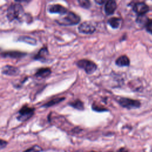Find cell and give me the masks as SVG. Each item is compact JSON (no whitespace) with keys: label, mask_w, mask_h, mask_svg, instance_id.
<instances>
[{"label":"cell","mask_w":152,"mask_h":152,"mask_svg":"<svg viewBox=\"0 0 152 152\" xmlns=\"http://www.w3.org/2000/svg\"><path fill=\"white\" fill-rule=\"evenodd\" d=\"M24 11L22 5L20 4H11L7 9V17L10 21L14 20H21L24 15Z\"/></svg>","instance_id":"obj_1"},{"label":"cell","mask_w":152,"mask_h":152,"mask_svg":"<svg viewBox=\"0 0 152 152\" xmlns=\"http://www.w3.org/2000/svg\"><path fill=\"white\" fill-rule=\"evenodd\" d=\"M56 21L61 25H75L80 21V17L74 12L69 11L64 17L58 19Z\"/></svg>","instance_id":"obj_2"},{"label":"cell","mask_w":152,"mask_h":152,"mask_svg":"<svg viewBox=\"0 0 152 152\" xmlns=\"http://www.w3.org/2000/svg\"><path fill=\"white\" fill-rule=\"evenodd\" d=\"M34 108L30 107L27 105H24L18 112L17 119L20 122H24L29 119L34 113Z\"/></svg>","instance_id":"obj_3"},{"label":"cell","mask_w":152,"mask_h":152,"mask_svg":"<svg viewBox=\"0 0 152 152\" xmlns=\"http://www.w3.org/2000/svg\"><path fill=\"white\" fill-rule=\"evenodd\" d=\"M79 68H83L87 74H92L97 69V65L95 63L87 59H81L77 62Z\"/></svg>","instance_id":"obj_4"},{"label":"cell","mask_w":152,"mask_h":152,"mask_svg":"<svg viewBox=\"0 0 152 152\" xmlns=\"http://www.w3.org/2000/svg\"><path fill=\"white\" fill-rule=\"evenodd\" d=\"M118 102L121 106L128 109H131L132 108H138L140 106L141 104L139 100L125 97L120 98L118 100Z\"/></svg>","instance_id":"obj_5"},{"label":"cell","mask_w":152,"mask_h":152,"mask_svg":"<svg viewBox=\"0 0 152 152\" xmlns=\"http://www.w3.org/2000/svg\"><path fill=\"white\" fill-rule=\"evenodd\" d=\"M78 30L80 33L85 34H91L96 30V27L93 22L85 21L78 26Z\"/></svg>","instance_id":"obj_6"},{"label":"cell","mask_w":152,"mask_h":152,"mask_svg":"<svg viewBox=\"0 0 152 152\" xmlns=\"http://www.w3.org/2000/svg\"><path fill=\"white\" fill-rule=\"evenodd\" d=\"M132 10L138 15H144L149 11V8L145 3L138 2L133 5Z\"/></svg>","instance_id":"obj_7"},{"label":"cell","mask_w":152,"mask_h":152,"mask_svg":"<svg viewBox=\"0 0 152 152\" xmlns=\"http://www.w3.org/2000/svg\"><path fill=\"white\" fill-rule=\"evenodd\" d=\"M2 74L9 75V76H15L17 75L20 73V69L18 68L16 66H14L12 65H7L4 66L1 69Z\"/></svg>","instance_id":"obj_8"},{"label":"cell","mask_w":152,"mask_h":152,"mask_svg":"<svg viewBox=\"0 0 152 152\" xmlns=\"http://www.w3.org/2000/svg\"><path fill=\"white\" fill-rule=\"evenodd\" d=\"M48 11L50 13H58L61 15L66 14L68 11L67 9L60 4H53L49 7Z\"/></svg>","instance_id":"obj_9"},{"label":"cell","mask_w":152,"mask_h":152,"mask_svg":"<svg viewBox=\"0 0 152 152\" xmlns=\"http://www.w3.org/2000/svg\"><path fill=\"white\" fill-rule=\"evenodd\" d=\"M48 55H49V52H48V48L46 47H43V48H42L37 53V54L35 55V56H34V58L36 60H38L42 62H45V61H47Z\"/></svg>","instance_id":"obj_10"},{"label":"cell","mask_w":152,"mask_h":152,"mask_svg":"<svg viewBox=\"0 0 152 152\" xmlns=\"http://www.w3.org/2000/svg\"><path fill=\"white\" fill-rule=\"evenodd\" d=\"M1 55L4 58H19L24 56L25 55H26V53L20 51H8L1 53Z\"/></svg>","instance_id":"obj_11"},{"label":"cell","mask_w":152,"mask_h":152,"mask_svg":"<svg viewBox=\"0 0 152 152\" xmlns=\"http://www.w3.org/2000/svg\"><path fill=\"white\" fill-rule=\"evenodd\" d=\"M116 3L115 1H112V0H110V1H107L106 2V4L104 5V11L105 12L107 15H111L112 14L116 8Z\"/></svg>","instance_id":"obj_12"},{"label":"cell","mask_w":152,"mask_h":152,"mask_svg":"<svg viewBox=\"0 0 152 152\" xmlns=\"http://www.w3.org/2000/svg\"><path fill=\"white\" fill-rule=\"evenodd\" d=\"M52 71L49 68H39L35 73V76L39 78H46L50 75Z\"/></svg>","instance_id":"obj_13"},{"label":"cell","mask_w":152,"mask_h":152,"mask_svg":"<svg viewBox=\"0 0 152 152\" xmlns=\"http://www.w3.org/2000/svg\"><path fill=\"white\" fill-rule=\"evenodd\" d=\"M116 64L119 66H127L129 65V59L126 55L119 56L116 60Z\"/></svg>","instance_id":"obj_14"},{"label":"cell","mask_w":152,"mask_h":152,"mask_svg":"<svg viewBox=\"0 0 152 152\" xmlns=\"http://www.w3.org/2000/svg\"><path fill=\"white\" fill-rule=\"evenodd\" d=\"M18 40H19L20 42H26L27 43H28V44L32 45H36V40L35 39L28 37V36H20L18 39Z\"/></svg>","instance_id":"obj_15"},{"label":"cell","mask_w":152,"mask_h":152,"mask_svg":"<svg viewBox=\"0 0 152 152\" xmlns=\"http://www.w3.org/2000/svg\"><path fill=\"white\" fill-rule=\"evenodd\" d=\"M64 99H65V97H57V98H55V99H53L50 100V101H49L46 103L44 104L42 106L45 107H49L52 106H53L55 104H58L59 103H60L62 101H63Z\"/></svg>","instance_id":"obj_16"},{"label":"cell","mask_w":152,"mask_h":152,"mask_svg":"<svg viewBox=\"0 0 152 152\" xmlns=\"http://www.w3.org/2000/svg\"><path fill=\"white\" fill-rule=\"evenodd\" d=\"M121 19L116 17H112L109 19L108 23L113 28H117L120 25Z\"/></svg>","instance_id":"obj_17"},{"label":"cell","mask_w":152,"mask_h":152,"mask_svg":"<svg viewBox=\"0 0 152 152\" xmlns=\"http://www.w3.org/2000/svg\"><path fill=\"white\" fill-rule=\"evenodd\" d=\"M69 105L78 110H84V108L83 102L78 99L69 103Z\"/></svg>","instance_id":"obj_18"},{"label":"cell","mask_w":152,"mask_h":152,"mask_svg":"<svg viewBox=\"0 0 152 152\" xmlns=\"http://www.w3.org/2000/svg\"><path fill=\"white\" fill-rule=\"evenodd\" d=\"M42 151V148L37 145H35L34 146L31 147L29 148H27L26 150H25L23 152H41Z\"/></svg>","instance_id":"obj_19"},{"label":"cell","mask_w":152,"mask_h":152,"mask_svg":"<svg viewBox=\"0 0 152 152\" xmlns=\"http://www.w3.org/2000/svg\"><path fill=\"white\" fill-rule=\"evenodd\" d=\"M78 2L80 5L84 8L87 9V8H89L91 6L90 2L88 0H79Z\"/></svg>","instance_id":"obj_20"},{"label":"cell","mask_w":152,"mask_h":152,"mask_svg":"<svg viewBox=\"0 0 152 152\" xmlns=\"http://www.w3.org/2000/svg\"><path fill=\"white\" fill-rule=\"evenodd\" d=\"M145 26L147 31L150 33H152V20L151 19H148L147 20V21L145 24Z\"/></svg>","instance_id":"obj_21"},{"label":"cell","mask_w":152,"mask_h":152,"mask_svg":"<svg viewBox=\"0 0 152 152\" xmlns=\"http://www.w3.org/2000/svg\"><path fill=\"white\" fill-rule=\"evenodd\" d=\"M92 109L94 110L98 111V112H100V111H105L106 110V109L103 108V107H100L99 105H96V104H93L92 106Z\"/></svg>","instance_id":"obj_22"},{"label":"cell","mask_w":152,"mask_h":152,"mask_svg":"<svg viewBox=\"0 0 152 152\" xmlns=\"http://www.w3.org/2000/svg\"><path fill=\"white\" fill-rule=\"evenodd\" d=\"M7 145V142L4 140L0 139V150L5 148Z\"/></svg>","instance_id":"obj_23"},{"label":"cell","mask_w":152,"mask_h":152,"mask_svg":"<svg viewBox=\"0 0 152 152\" xmlns=\"http://www.w3.org/2000/svg\"><path fill=\"white\" fill-rule=\"evenodd\" d=\"M95 2H96V3H97V4H100V5H102V4H103L105 1H102V0H101V1L97 0V1H95Z\"/></svg>","instance_id":"obj_24"},{"label":"cell","mask_w":152,"mask_h":152,"mask_svg":"<svg viewBox=\"0 0 152 152\" xmlns=\"http://www.w3.org/2000/svg\"><path fill=\"white\" fill-rule=\"evenodd\" d=\"M119 152H127V151H126V150H125V149L122 148V149H121V150H119Z\"/></svg>","instance_id":"obj_25"},{"label":"cell","mask_w":152,"mask_h":152,"mask_svg":"<svg viewBox=\"0 0 152 152\" xmlns=\"http://www.w3.org/2000/svg\"><path fill=\"white\" fill-rule=\"evenodd\" d=\"M91 152H95V151H91Z\"/></svg>","instance_id":"obj_26"},{"label":"cell","mask_w":152,"mask_h":152,"mask_svg":"<svg viewBox=\"0 0 152 152\" xmlns=\"http://www.w3.org/2000/svg\"><path fill=\"white\" fill-rule=\"evenodd\" d=\"M151 151H152V149H151Z\"/></svg>","instance_id":"obj_27"}]
</instances>
